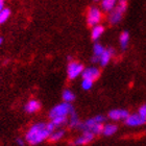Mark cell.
Returning a JSON list of instances; mask_svg holds the SVG:
<instances>
[{"label": "cell", "mask_w": 146, "mask_h": 146, "mask_svg": "<svg viewBox=\"0 0 146 146\" xmlns=\"http://www.w3.org/2000/svg\"><path fill=\"white\" fill-rule=\"evenodd\" d=\"M74 112V109L70 104V102H63L61 104H58L56 107H54L53 109L50 111L49 116L50 118H54V117H58V116H69Z\"/></svg>", "instance_id": "4"}, {"label": "cell", "mask_w": 146, "mask_h": 146, "mask_svg": "<svg viewBox=\"0 0 146 146\" xmlns=\"http://www.w3.org/2000/svg\"><path fill=\"white\" fill-rule=\"evenodd\" d=\"M92 86H93V80L89 78H84L82 82V88L84 90H90L92 88Z\"/></svg>", "instance_id": "23"}, {"label": "cell", "mask_w": 146, "mask_h": 146, "mask_svg": "<svg viewBox=\"0 0 146 146\" xmlns=\"http://www.w3.org/2000/svg\"><path fill=\"white\" fill-rule=\"evenodd\" d=\"M113 50L112 49H104V51L102 52L100 54V56L98 58V62H99V64L102 66V67H104V66H107L108 64L110 63V61H111V58H112L113 56Z\"/></svg>", "instance_id": "10"}, {"label": "cell", "mask_w": 146, "mask_h": 146, "mask_svg": "<svg viewBox=\"0 0 146 146\" xmlns=\"http://www.w3.org/2000/svg\"><path fill=\"white\" fill-rule=\"evenodd\" d=\"M63 99L66 102H72L75 99V95L70 90H65L64 93H63Z\"/></svg>", "instance_id": "21"}, {"label": "cell", "mask_w": 146, "mask_h": 146, "mask_svg": "<svg viewBox=\"0 0 146 146\" xmlns=\"http://www.w3.org/2000/svg\"><path fill=\"white\" fill-rule=\"evenodd\" d=\"M69 124H70L71 127H79L80 126V121H79L78 117L75 114V112H73L70 115V119H69Z\"/></svg>", "instance_id": "19"}, {"label": "cell", "mask_w": 146, "mask_h": 146, "mask_svg": "<svg viewBox=\"0 0 146 146\" xmlns=\"http://www.w3.org/2000/svg\"><path fill=\"white\" fill-rule=\"evenodd\" d=\"M104 47L100 44H95L93 52H94V58H93V62H98V58L100 56V54L104 51Z\"/></svg>", "instance_id": "17"}, {"label": "cell", "mask_w": 146, "mask_h": 146, "mask_svg": "<svg viewBox=\"0 0 146 146\" xmlns=\"http://www.w3.org/2000/svg\"><path fill=\"white\" fill-rule=\"evenodd\" d=\"M125 123L128 126H140L146 123V118L141 114H133L128 115L127 118L125 119Z\"/></svg>", "instance_id": "7"}, {"label": "cell", "mask_w": 146, "mask_h": 146, "mask_svg": "<svg viewBox=\"0 0 146 146\" xmlns=\"http://www.w3.org/2000/svg\"><path fill=\"white\" fill-rule=\"evenodd\" d=\"M128 112L126 110H112L109 113V118L115 121H119V120H125L128 117Z\"/></svg>", "instance_id": "8"}, {"label": "cell", "mask_w": 146, "mask_h": 146, "mask_svg": "<svg viewBox=\"0 0 146 146\" xmlns=\"http://www.w3.org/2000/svg\"><path fill=\"white\" fill-rule=\"evenodd\" d=\"M104 28L102 25H95V26H93V29H92V39L93 40H98L99 38H100L101 36H102V34H104Z\"/></svg>", "instance_id": "13"}, {"label": "cell", "mask_w": 146, "mask_h": 146, "mask_svg": "<svg viewBox=\"0 0 146 146\" xmlns=\"http://www.w3.org/2000/svg\"><path fill=\"white\" fill-rule=\"evenodd\" d=\"M67 121H68L67 116H58V117L52 118L51 123L54 125V127H60L62 125H64Z\"/></svg>", "instance_id": "16"}, {"label": "cell", "mask_w": 146, "mask_h": 146, "mask_svg": "<svg viewBox=\"0 0 146 146\" xmlns=\"http://www.w3.org/2000/svg\"><path fill=\"white\" fill-rule=\"evenodd\" d=\"M95 1H99V0H95Z\"/></svg>", "instance_id": "28"}, {"label": "cell", "mask_w": 146, "mask_h": 146, "mask_svg": "<svg viewBox=\"0 0 146 146\" xmlns=\"http://www.w3.org/2000/svg\"><path fill=\"white\" fill-rule=\"evenodd\" d=\"M17 143H18V145H24V144H23V141H22L21 139H18V140H17Z\"/></svg>", "instance_id": "26"}, {"label": "cell", "mask_w": 146, "mask_h": 146, "mask_svg": "<svg viewBox=\"0 0 146 146\" xmlns=\"http://www.w3.org/2000/svg\"><path fill=\"white\" fill-rule=\"evenodd\" d=\"M104 116H95L93 118L89 119L87 120L86 122L82 123L79 127L82 128V131H90L92 134L94 135H97V134H100L101 131H102V127H104Z\"/></svg>", "instance_id": "2"}, {"label": "cell", "mask_w": 146, "mask_h": 146, "mask_svg": "<svg viewBox=\"0 0 146 146\" xmlns=\"http://www.w3.org/2000/svg\"><path fill=\"white\" fill-rule=\"evenodd\" d=\"M64 131H53L49 136V141L50 142H58L63 138Z\"/></svg>", "instance_id": "18"}, {"label": "cell", "mask_w": 146, "mask_h": 146, "mask_svg": "<svg viewBox=\"0 0 146 146\" xmlns=\"http://www.w3.org/2000/svg\"><path fill=\"white\" fill-rule=\"evenodd\" d=\"M84 71V66L79 63H76V62H72L70 64L68 65V69H67V73L68 76L70 79H74L76 78L77 76H79Z\"/></svg>", "instance_id": "6"}, {"label": "cell", "mask_w": 146, "mask_h": 146, "mask_svg": "<svg viewBox=\"0 0 146 146\" xmlns=\"http://www.w3.org/2000/svg\"><path fill=\"white\" fill-rule=\"evenodd\" d=\"M4 9V0H0V11Z\"/></svg>", "instance_id": "25"}, {"label": "cell", "mask_w": 146, "mask_h": 146, "mask_svg": "<svg viewBox=\"0 0 146 146\" xmlns=\"http://www.w3.org/2000/svg\"><path fill=\"white\" fill-rule=\"evenodd\" d=\"M11 11L9 9H2L0 11V24H3L4 22L9 18Z\"/></svg>", "instance_id": "22"}, {"label": "cell", "mask_w": 146, "mask_h": 146, "mask_svg": "<svg viewBox=\"0 0 146 146\" xmlns=\"http://www.w3.org/2000/svg\"><path fill=\"white\" fill-rule=\"evenodd\" d=\"M41 108V104L38 100L31 99L25 104V111L27 113H36V111H39V109Z\"/></svg>", "instance_id": "12"}, {"label": "cell", "mask_w": 146, "mask_h": 146, "mask_svg": "<svg viewBox=\"0 0 146 146\" xmlns=\"http://www.w3.org/2000/svg\"><path fill=\"white\" fill-rule=\"evenodd\" d=\"M117 131V126L115 124H107L104 125V127H102V131H101V134L104 135V136H112L114 135Z\"/></svg>", "instance_id": "14"}, {"label": "cell", "mask_w": 146, "mask_h": 146, "mask_svg": "<svg viewBox=\"0 0 146 146\" xmlns=\"http://www.w3.org/2000/svg\"><path fill=\"white\" fill-rule=\"evenodd\" d=\"M102 19V14L97 7H91L89 9L88 16H87V22L90 26H95L100 23Z\"/></svg>", "instance_id": "5"}, {"label": "cell", "mask_w": 146, "mask_h": 146, "mask_svg": "<svg viewBox=\"0 0 146 146\" xmlns=\"http://www.w3.org/2000/svg\"><path fill=\"white\" fill-rule=\"evenodd\" d=\"M93 139H94V134H92L90 131H84V135L82 137H79L77 140H75L74 145H86V144L90 143Z\"/></svg>", "instance_id": "11"}, {"label": "cell", "mask_w": 146, "mask_h": 146, "mask_svg": "<svg viewBox=\"0 0 146 146\" xmlns=\"http://www.w3.org/2000/svg\"><path fill=\"white\" fill-rule=\"evenodd\" d=\"M55 127L51 122L48 124L45 123H36L33 125L28 131L26 133L25 139L31 145H36V144L42 143L47 138H49L50 134L54 131Z\"/></svg>", "instance_id": "1"}, {"label": "cell", "mask_w": 146, "mask_h": 146, "mask_svg": "<svg viewBox=\"0 0 146 146\" xmlns=\"http://www.w3.org/2000/svg\"><path fill=\"white\" fill-rule=\"evenodd\" d=\"M126 7H127V0H118L116 6L111 13L110 22L112 24H117L118 22H120V20L122 19V16L126 11Z\"/></svg>", "instance_id": "3"}, {"label": "cell", "mask_w": 146, "mask_h": 146, "mask_svg": "<svg viewBox=\"0 0 146 146\" xmlns=\"http://www.w3.org/2000/svg\"><path fill=\"white\" fill-rule=\"evenodd\" d=\"M82 77L84 78H89L94 82L95 79H97L100 75V71L98 70L97 68L91 67V68H87V69H84L82 71Z\"/></svg>", "instance_id": "9"}, {"label": "cell", "mask_w": 146, "mask_h": 146, "mask_svg": "<svg viewBox=\"0 0 146 146\" xmlns=\"http://www.w3.org/2000/svg\"><path fill=\"white\" fill-rule=\"evenodd\" d=\"M2 42H3V39H2V38H1V36H0V45L2 44Z\"/></svg>", "instance_id": "27"}, {"label": "cell", "mask_w": 146, "mask_h": 146, "mask_svg": "<svg viewBox=\"0 0 146 146\" xmlns=\"http://www.w3.org/2000/svg\"><path fill=\"white\" fill-rule=\"evenodd\" d=\"M128 42H129V35H128V33H126V31L122 33L121 36H120V45H121V48L122 49L126 48L128 45Z\"/></svg>", "instance_id": "20"}, {"label": "cell", "mask_w": 146, "mask_h": 146, "mask_svg": "<svg viewBox=\"0 0 146 146\" xmlns=\"http://www.w3.org/2000/svg\"><path fill=\"white\" fill-rule=\"evenodd\" d=\"M139 114H141L143 117L146 118V104H144V106H142V107L140 108V110H139Z\"/></svg>", "instance_id": "24"}, {"label": "cell", "mask_w": 146, "mask_h": 146, "mask_svg": "<svg viewBox=\"0 0 146 146\" xmlns=\"http://www.w3.org/2000/svg\"><path fill=\"white\" fill-rule=\"evenodd\" d=\"M116 4H117V0H101V6L104 11H107V12L113 11Z\"/></svg>", "instance_id": "15"}]
</instances>
